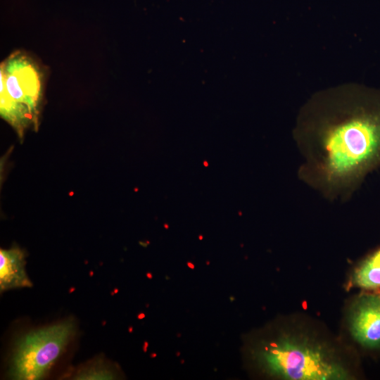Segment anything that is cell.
<instances>
[{
    "label": "cell",
    "mask_w": 380,
    "mask_h": 380,
    "mask_svg": "<svg viewBox=\"0 0 380 380\" xmlns=\"http://www.w3.org/2000/svg\"><path fill=\"white\" fill-rule=\"evenodd\" d=\"M74 331L73 322L68 320L26 334L15 346L11 376L20 380L42 378L62 353Z\"/></svg>",
    "instance_id": "obj_4"
},
{
    "label": "cell",
    "mask_w": 380,
    "mask_h": 380,
    "mask_svg": "<svg viewBox=\"0 0 380 380\" xmlns=\"http://www.w3.org/2000/svg\"><path fill=\"white\" fill-rule=\"evenodd\" d=\"M352 283L365 291H380V247L357 267L353 274Z\"/></svg>",
    "instance_id": "obj_7"
},
{
    "label": "cell",
    "mask_w": 380,
    "mask_h": 380,
    "mask_svg": "<svg viewBox=\"0 0 380 380\" xmlns=\"http://www.w3.org/2000/svg\"><path fill=\"white\" fill-rule=\"evenodd\" d=\"M44 82L42 68L25 52L15 51L1 63V115L19 134L37 125Z\"/></svg>",
    "instance_id": "obj_3"
},
{
    "label": "cell",
    "mask_w": 380,
    "mask_h": 380,
    "mask_svg": "<svg viewBox=\"0 0 380 380\" xmlns=\"http://www.w3.org/2000/svg\"><path fill=\"white\" fill-rule=\"evenodd\" d=\"M252 355L271 377L290 380H334L350 377L348 369L324 343L303 334L282 332L262 340Z\"/></svg>",
    "instance_id": "obj_2"
},
{
    "label": "cell",
    "mask_w": 380,
    "mask_h": 380,
    "mask_svg": "<svg viewBox=\"0 0 380 380\" xmlns=\"http://www.w3.org/2000/svg\"><path fill=\"white\" fill-rule=\"evenodd\" d=\"M293 135L299 179L330 200L348 198L380 165V91L348 84L316 93Z\"/></svg>",
    "instance_id": "obj_1"
},
{
    "label": "cell",
    "mask_w": 380,
    "mask_h": 380,
    "mask_svg": "<svg viewBox=\"0 0 380 380\" xmlns=\"http://www.w3.org/2000/svg\"><path fill=\"white\" fill-rule=\"evenodd\" d=\"M115 371L103 361L98 360L81 368L75 375V379H114Z\"/></svg>",
    "instance_id": "obj_8"
},
{
    "label": "cell",
    "mask_w": 380,
    "mask_h": 380,
    "mask_svg": "<svg viewBox=\"0 0 380 380\" xmlns=\"http://www.w3.org/2000/svg\"><path fill=\"white\" fill-rule=\"evenodd\" d=\"M349 329L362 348L380 350V291H369L355 299L349 314Z\"/></svg>",
    "instance_id": "obj_5"
},
{
    "label": "cell",
    "mask_w": 380,
    "mask_h": 380,
    "mask_svg": "<svg viewBox=\"0 0 380 380\" xmlns=\"http://www.w3.org/2000/svg\"><path fill=\"white\" fill-rule=\"evenodd\" d=\"M30 286H32V282L25 270V253L18 247L7 250L1 249V291Z\"/></svg>",
    "instance_id": "obj_6"
}]
</instances>
